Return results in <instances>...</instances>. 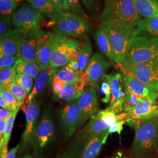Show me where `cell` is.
I'll return each instance as SVG.
<instances>
[{
	"label": "cell",
	"mask_w": 158,
	"mask_h": 158,
	"mask_svg": "<svg viewBox=\"0 0 158 158\" xmlns=\"http://www.w3.org/2000/svg\"><path fill=\"white\" fill-rule=\"evenodd\" d=\"M0 87H2L6 90L10 91L16 98L17 100L20 102H25L27 98L28 95H29L27 91L23 87L16 83L15 81H12L11 83L9 85Z\"/></svg>",
	"instance_id": "cell-32"
},
{
	"label": "cell",
	"mask_w": 158,
	"mask_h": 158,
	"mask_svg": "<svg viewBox=\"0 0 158 158\" xmlns=\"http://www.w3.org/2000/svg\"><path fill=\"white\" fill-rule=\"evenodd\" d=\"M121 72L134 77L153 90H158V59L129 65H119Z\"/></svg>",
	"instance_id": "cell-9"
},
{
	"label": "cell",
	"mask_w": 158,
	"mask_h": 158,
	"mask_svg": "<svg viewBox=\"0 0 158 158\" xmlns=\"http://www.w3.org/2000/svg\"><path fill=\"white\" fill-rule=\"evenodd\" d=\"M96 44L102 53L110 61H113V53L107 32L101 26L96 29L94 34Z\"/></svg>",
	"instance_id": "cell-27"
},
{
	"label": "cell",
	"mask_w": 158,
	"mask_h": 158,
	"mask_svg": "<svg viewBox=\"0 0 158 158\" xmlns=\"http://www.w3.org/2000/svg\"><path fill=\"white\" fill-rule=\"evenodd\" d=\"M92 52V45L90 40L87 36L84 38V40L82 43L81 48L80 52L79 58L77 59L80 65V72L81 73H83L85 72V69L91 59Z\"/></svg>",
	"instance_id": "cell-30"
},
{
	"label": "cell",
	"mask_w": 158,
	"mask_h": 158,
	"mask_svg": "<svg viewBox=\"0 0 158 158\" xmlns=\"http://www.w3.org/2000/svg\"><path fill=\"white\" fill-rule=\"evenodd\" d=\"M102 80V83L101 85V92L102 94L104 95V97L102 99V102L105 104H108L111 98V90L110 85L108 83L107 81H106L104 79Z\"/></svg>",
	"instance_id": "cell-41"
},
{
	"label": "cell",
	"mask_w": 158,
	"mask_h": 158,
	"mask_svg": "<svg viewBox=\"0 0 158 158\" xmlns=\"http://www.w3.org/2000/svg\"><path fill=\"white\" fill-rule=\"evenodd\" d=\"M100 1V0H82V2L85 9H87L93 17H95L99 10Z\"/></svg>",
	"instance_id": "cell-39"
},
{
	"label": "cell",
	"mask_w": 158,
	"mask_h": 158,
	"mask_svg": "<svg viewBox=\"0 0 158 158\" xmlns=\"http://www.w3.org/2000/svg\"><path fill=\"white\" fill-rule=\"evenodd\" d=\"M18 56H0V69L1 70L5 68H11L14 66L17 59Z\"/></svg>",
	"instance_id": "cell-42"
},
{
	"label": "cell",
	"mask_w": 158,
	"mask_h": 158,
	"mask_svg": "<svg viewBox=\"0 0 158 158\" xmlns=\"http://www.w3.org/2000/svg\"><path fill=\"white\" fill-rule=\"evenodd\" d=\"M156 152V154H155V155H156V158H158V148L157 149V150L156 151V152Z\"/></svg>",
	"instance_id": "cell-54"
},
{
	"label": "cell",
	"mask_w": 158,
	"mask_h": 158,
	"mask_svg": "<svg viewBox=\"0 0 158 158\" xmlns=\"http://www.w3.org/2000/svg\"><path fill=\"white\" fill-rule=\"evenodd\" d=\"M17 73L23 74L36 80L43 70L36 63L18 58L14 64Z\"/></svg>",
	"instance_id": "cell-26"
},
{
	"label": "cell",
	"mask_w": 158,
	"mask_h": 158,
	"mask_svg": "<svg viewBox=\"0 0 158 158\" xmlns=\"http://www.w3.org/2000/svg\"><path fill=\"white\" fill-rule=\"evenodd\" d=\"M98 20L102 25L111 23L135 28L141 19L134 0H104Z\"/></svg>",
	"instance_id": "cell-1"
},
{
	"label": "cell",
	"mask_w": 158,
	"mask_h": 158,
	"mask_svg": "<svg viewBox=\"0 0 158 158\" xmlns=\"http://www.w3.org/2000/svg\"><path fill=\"white\" fill-rule=\"evenodd\" d=\"M46 32V31L41 28L29 34L22 35L18 58L36 63L38 48Z\"/></svg>",
	"instance_id": "cell-15"
},
{
	"label": "cell",
	"mask_w": 158,
	"mask_h": 158,
	"mask_svg": "<svg viewBox=\"0 0 158 158\" xmlns=\"http://www.w3.org/2000/svg\"><path fill=\"white\" fill-rule=\"evenodd\" d=\"M77 101L67 102L59 111V128L64 140L69 139L77 129L79 110Z\"/></svg>",
	"instance_id": "cell-11"
},
{
	"label": "cell",
	"mask_w": 158,
	"mask_h": 158,
	"mask_svg": "<svg viewBox=\"0 0 158 158\" xmlns=\"http://www.w3.org/2000/svg\"><path fill=\"white\" fill-rule=\"evenodd\" d=\"M158 59V38L136 36L132 40L123 65L147 62Z\"/></svg>",
	"instance_id": "cell-6"
},
{
	"label": "cell",
	"mask_w": 158,
	"mask_h": 158,
	"mask_svg": "<svg viewBox=\"0 0 158 158\" xmlns=\"http://www.w3.org/2000/svg\"><path fill=\"white\" fill-rule=\"evenodd\" d=\"M56 34L46 31L39 45L36 54V63L43 70L49 69L53 45Z\"/></svg>",
	"instance_id": "cell-19"
},
{
	"label": "cell",
	"mask_w": 158,
	"mask_h": 158,
	"mask_svg": "<svg viewBox=\"0 0 158 158\" xmlns=\"http://www.w3.org/2000/svg\"><path fill=\"white\" fill-rule=\"evenodd\" d=\"M67 1L69 6L70 12L88 18V16L81 6L80 0H67Z\"/></svg>",
	"instance_id": "cell-37"
},
{
	"label": "cell",
	"mask_w": 158,
	"mask_h": 158,
	"mask_svg": "<svg viewBox=\"0 0 158 158\" xmlns=\"http://www.w3.org/2000/svg\"><path fill=\"white\" fill-rule=\"evenodd\" d=\"M21 106L22 105L19 106L15 111H14V112H12L10 117L7 119L6 131L3 137L1 139V141H0V151L2 150L5 147H8V144L10 141L11 135L12 131L13 129L15 119L16 118L17 113H18L19 108H21Z\"/></svg>",
	"instance_id": "cell-31"
},
{
	"label": "cell",
	"mask_w": 158,
	"mask_h": 158,
	"mask_svg": "<svg viewBox=\"0 0 158 158\" xmlns=\"http://www.w3.org/2000/svg\"><path fill=\"white\" fill-rule=\"evenodd\" d=\"M0 88V96H1L5 100L8 107V110L10 111L14 112L17 110L19 106L22 105L23 103L18 102L16 99V98L10 91L6 90V89H4L2 87Z\"/></svg>",
	"instance_id": "cell-33"
},
{
	"label": "cell",
	"mask_w": 158,
	"mask_h": 158,
	"mask_svg": "<svg viewBox=\"0 0 158 158\" xmlns=\"http://www.w3.org/2000/svg\"><path fill=\"white\" fill-rule=\"evenodd\" d=\"M136 36L158 38V17L141 19L135 29Z\"/></svg>",
	"instance_id": "cell-25"
},
{
	"label": "cell",
	"mask_w": 158,
	"mask_h": 158,
	"mask_svg": "<svg viewBox=\"0 0 158 158\" xmlns=\"http://www.w3.org/2000/svg\"><path fill=\"white\" fill-rule=\"evenodd\" d=\"M127 116L125 113L116 114L107 109L98 111L91 118L83 130L89 136L94 135L108 130V128L119 120L127 119Z\"/></svg>",
	"instance_id": "cell-12"
},
{
	"label": "cell",
	"mask_w": 158,
	"mask_h": 158,
	"mask_svg": "<svg viewBox=\"0 0 158 158\" xmlns=\"http://www.w3.org/2000/svg\"><path fill=\"white\" fill-rule=\"evenodd\" d=\"M79 110V120L77 129L88 119L98 112V97L94 89L89 87L85 89L77 101Z\"/></svg>",
	"instance_id": "cell-16"
},
{
	"label": "cell",
	"mask_w": 158,
	"mask_h": 158,
	"mask_svg": "<svg viewBox=\"0 0 158 158\" xmlns=\"http://www.w3.org/2000/svg\"><path fill=\"white\" fill-rule=\"evenodd\" d=\"M136 11L145 19L158 17V0H134Z\"/></svg>",
	"instance_id": "cell-23"
},
{
	"label": "cell",
	"mask_w": 158,
	"mask_h": 158,
	"mask_svg": "<svg viewBox=\"0 0 158 158\" xmlns=\"http://www.w3.org/2000/svg\"><path fill=\"white\" fill-rule=\"evenodd\" d=\"M135 135L130 149V156L155 152L158 148V118L138 125L134 128Z\"/></svg>",
	"instance_id": "cell-3"
},
{
	"label": "cell",
	"mask_w": 158,
	"mask_h": 158,
	"mask_svg": "<svg viewBox=\"0 0 158 158\" xmlns=\"http://www.w3.org/2000/svg\"><path fill=\"white\" fill-rule=\"evenodd\" d=\"M52 89H53V94H57L62 91L63 89L64 88V87L65 86L66 83L56 76H52Z\"/></svg>",
	"instance_id": "cell-43"
},
{
	"label": "cell",
	"mask_w": 158,
	"mask_h": 158,
	"mask_svg": "<svg viewBox=\"0 0 158 158\" xmlns=\"http://www.w3.org/2000/svg\"><path fill=\"white\" fill-rule=\"evenodd\" d=\"M127 114L126 124L134 128L138 125L158 118V104L157 101L143 99L133 107L124 108Z\"/></svg>",
	"instance_id": "cell-10"
},
{
	"label": "cell",
	"mask_w": 158,
	"mask_h": 158,
	"mask_svg": "<svg viewBox=\"0 0 158 158\" xmlns=\"http://www.w3.org/2000/svg\"><path fill=\"white\" fill-rule=\"evenodd\" d=\"M68 67L73 70L76 72H80V65L77 59H73L68 64Z\"/></svg>",
	"instance_id": "cell-46"
},
{
	"label": "cell",
	"mask_w": 158,
	"mask_h": 158,
	"mask_svg": "<svg viewBox=\"0 0 158 158\" xmlns=\"http://www.w3.org/2000/svg\"><path fill=\"white\" fill-rule=\"evenodd\" d=\"M121 73L123 76L125 91L145 100L157 101L158 95L156 91L134 77L122 72Z\"/></svg>",
	"instance_id": "cell-18"
},
{
	"label": "cell",
	"mask_w": 158,
	"mask_h": 158,
	"mask_svg": "<svg viewBox=\"0 0 158 158\" xmlns=\"http://www.w3.org/2000/svg\"><path fill=\"white\" fill-rule=\"evenodd\" d=\"M136 158H156V156L155 154H154L153 153H147V154L142 155Z\"/></svg>",
	"instance_id": "cell-50"
},
{
	"label": "cell",
	"mask_w": 158,
	"mask_h": 158,
	"mask_svg": "<svg viewBox=\"0 0 158 158\" xmlns=\"http://www.w3.org/2000/svg\"><path fill=\"white\" fill-rule=\"evenodd\" d=\"M15 1H16L17 2H21V1H23V0H14Z\"/></svg>",
	"instance_id": "cell-55"
},
{
	"label": "cell",
	"mask_w": 158,
	"mask_h": 158,
	"mask_svg": "<svg viewBox=\"0 0 158 158\" xmlns=\"http://www.w3.org/2000/svg\"><path fill=\"white\" fill-rule=\"evenodd\" d=\"M12 22L11 15H2L0 18V35L1 36L8 33L12 30Z\"/></svg>",
	"instance_id": "cell-38"
},
{
	"label": "cell",
	"mask_w": 158,
	"mask_h": 158,
	"mask_svg": "<svg viewBox=\"0 0 158 158\" xmlns=\"http://www.w3.org/2000/svg\"><path fill=\"white\" fill-rule=\"evenodd\" d=\"M7 119H0V139H1L6 131Z\"/></svg>",
	"instance_id": "cell-49"
},
{
	"label": "cell",
	"mask_w": 158,
	"mask_h": 158,
	"mask_svg": "<svg viewBox=\"0 0 158 158\" xmlns=\"http://www.w3.org/2000/svg\"><path fill=\"white\" fill-rule=\"evenodd\" d=\"M64 12H69V6L67 0H53Z\"/></svg>",
	"instance_id": "cell-45"
},
{
	"label": "cell",
	"mask_w": 158,
	"mask_h": 158,
	"mask_svg": "<svg viewBox=\"0 0 158 158\" xmlns=\"http://www.w3.org/2000/svg\"><path fill=\"white\" fill-rule=\"evenodd\" d=\"M83 73L76 72L68 66L62 68L50 70L51 77L56 76L63 81L66 84H74L81 79Z\"/></svg>",
	"instance_id": "cell-28"
},
{
	"label": "cell",
	"mask_w": 158,
	"mask_h": 158,
	"mask_svg": "<svg viewBox=\"0 0 158 158\" xmlns=\"http://www.w3.org/2000/svg\"><path fill=\"white\" fill-rule=\"evenodd\" d=\"M20 143H18L16 147H14V148L11 149L6 155L5 158H15V156L17 154V152L18 151L19 148H20Z\"/></svg>",
	"instance_id": "cell-47"
},
{
	"label": "cell",
	"mask_w": 158,
	"mask_h": 158,
	"mask_svg": "<svg viewBox=\"0 0 158 158\" xmlns=\"http://www.w3.org/2000/svg\"><path fill=\"white\" fill-rule=\"evenodd\" d=\"M35 158V156H33L31 155H26L23 156L22 158Z\"/></svg>",
	"instance_id": "cell-53"
},
{
	"label": "cell",
	"mask_w": 158,
	"mask_h": 158,
	"mask_svg": "<svg viewBox=\"0 0 158 158\" xmlns=\"http://www.w3.org/2000/svg\"><path fill=\"white\" fill-rule=\"evenodd\" d=\"M108 130L102 133L89 136L80 154L79 158H96L101 152L103 145L106 143Z\"/></svg>",
	"instance_id": "cell-21"
},
{
	"label": "cell",
	"mask_w": 158,
	"mask_h": 158,
	"mask_svg": "<svg viewBox=\"0 0 158 158\" xmlns=\"http://www.w3.org/2000/svg\"><path fill=\"white\" fill-rule=\"evenodd\" d=\"M19 6L14 0H0V12L2 15H12Z\"/></svg>",
	"instance_id": "cell-36"
},
{
	"label": "cell",
	"mask_w": 158,
	"mask_h": 158,
	"mask_svg": "<svg viewBox=\"0 0 158 158\" xmlns=\"http://www.w3.org/2000/svg\"><path fill=\"white\" fill-rule=\"evenodd\" d=\"M24 112L26 119L25 129L22 135L21 142V150L25 149L33 139L36 128L39 124V117L40 110V104L33 99L27 104H25Z\"/></svg>",
	"instance_id": "cell-13"
},
{
	"label": "cell",
	"mask_w": 158,
	"mask_h": 158,
	"mask_svg": "<svg viewBox=\"0 0 158 158\" xmlns=\"http://www.w3.org/2000/svg\"><path fill=\"white\" fill-rule=\"evenodd\" d=\"M107 32L113 53V62L118 66L124 62L132 40L136 36L135 28L106 23L102 25Z\"/></svg>",
	"instance_id": "cell-4"
},
{
	"label": "cell",
	"mask_w": 158,
	"mask_h": 158,
	"mask_svg": "<svg viewBox=\"0 0 158 158\" xmlns=\"http://www.w3.org/2000/svg\"><path fill=\"white\" fill-rule=\"evenodd\" d=\"M55 117L49 106L44 108L42 115L31 143L35 156H38L51 145L55 138Z\"/></svg>",
	"instance_id": "cell-7"
},
{
	"label": "cell",
	"mask_w": 158,
	"mask_h": 158,
	"mask_svg": "<svg viewBox=\"0 0 158 158\" xmlns=\"http://www.w3.org/2000/svg\"><path fill=\"white\" fill-rule=\"evenodd\" d=\"M157 95H158V91H157Z\"/></svg>",
	"instance_id": "cell-56"
},
{
	"label": "cell",
	"mask_w": 158,
	"mask_h": 158,
	"mask_svg": "<svg viewBox=\"0 0 158 158\" xmlns=\"http://www.w3.org/2000/svg\"><path fill=\"white\" fill-rule=\"evenodd\" d=\"M17 72L14 66L5 68L0 71V87H3L11 83L14 81Z\"/></svg>",
	"instance_id": "cell-34"
},
{
	"label": "cell",
	"mask_w": 158,
	"mask_h": 158,
	"mask_svg": "<svg viewBox=\"0 0 158 158\" xmlns=\"http://www.w3.org/2000/svg\"><path fill=\"white\" fill-rule=\"evenodd\" d=\"M82 43L76 38L56 35L53 42L49 70L62 68L78 59Z\"/></svg>",
	"instance_id": "cell-5"
},
{
	"label": "cell",
	"mask_w": 158,
	"mask_h": 158,
	"mask_svg": "<svg viewBox=\"0 0 158 158\" xmlns=\"http://www.w3.org/2000/svg\"><path fill=\"white\" fill-rule=\"evenodd\" d=\"M12 112L8 110L1 108L0 109V119H8Z\"/></svg>",
	"instance_id": "cell-48"
},
{
	"label": "cell",
	"mask_w": 158,
	"mask_h": 158,
	"mask_svg": "<svg viewBox=\"0 0 158 158\" xmlns=\"http://www.w3.org/2000/svg\"><path fill=\"white\" fill-rule=\"evenodd\" d=\"M102 79L107 81L111 90V98L107 110L116 114L122 113L124 111L125 93L123 90V80L121 73H113L105 74Z\"/></svg>",
	"instance_id": "cell-14"
},
{
	"label": "cell",
	"mask_w": 158,
	"mask_h": 158,
	"mask_svg": "<svg viewBox=\"0 0 158 158\" xmlns=\"http://www.w3.org/2000/svg\"><path fill=\"white\" fill-rule=\"evenodd\" d=\"M111 67V63L100 53L94 54L85 68V74L89 85L94 89L98 88L100 79L105 74L106 72Z\"/></svg>",
	"instance_id": "cell-17"
},
{
	"label": "cell",
	"mask_w": 158,
	"mask_h": 158,
	"mask_svg": "<svg viewBox=\"0 0 158 158\" xmlns=\"http://www.w3.org/2000/svg\"><path fill=\"white\" fill-rule=\"evenodd\" d=\"M43 15L30 4H25L12 15L14 29L21 35L29 34L41 29Z\"/></svg>",
	"instance_id": "cell-8"
},
{
	"label": "cell",
	"mask_w": 158,
	"mask_h": 158,
	"mask_svg": "<svg viewBox=\"0 0 158 158\" xmlns=\"http://www.w3.org/2000/svg\"><path fill=\"white\" fill-rule=\"evenodd\" d=\"M0 106H1V108H4L6 110H8V107H7V106H6V104L5 100L1 96H0Z\"/></svg>",
	"instance_id": "cell-52"
},
{
	"label": "cell",
	"mask_w": 158,
	"mask_h": 158,
	"mask_svg": "<svg viewBox=\"0 0 158 158\" xmlns=\"http://www.w3.org/2000/svg\"><path fill=\"white\" fill-rule=\"evenodd\" d=\"M34 8L43 15L55 19L61 16L65 12L57 5L53 0H27Z\"/></svg>",
	"instance_id": "cell-22"
},
{
	"label": "cell",
	"mask_w": 158,
	"mask_h": 158,
	"mask_svg": "<svg viewBox=\"0 0 158 158\" xmlns=\"http://www.w3.org/2000/svg\"><path fill=\"white\" fill-rule=\"evenodd\" d=\"M111 158H127L123 154V153L121 151H118L117 152L115 153L113 157Z\"/></svg>",
	"instance_id": "cell-51"
},
{
	"label": "cell",
	"mask_w": 158,
	"mask_h": 158,
	"mask_svg": "<svg viewBox=\"0 0 158 158\" xmlns=\"http://www.w3.org/2000/svg\"><path fill=\"white\" fill-rule=\"evenodd\" d=\"M89 137L84 131H82L73 143L64 149L58 158H80L83 148Z\"/></svg>",
	"instance_id": "cell-24"
},
{
	"label": "cell",
	"mask_w": 158,
	"mask_h": 158,
	"mask_svg": "<svg viewBox=\"0 0 158 158\" xmlns=\"http://www.w3.org/2000/svg\"><path fill=\"white\" fill-rule=\"evenodd\" d=\"M14 81L18 85L23 87L28 94L31 93L34 86V79L31 77L23 74L17 73L15 76Z\"/></svg>",
	"instance_id": "cell-35"
},
{
	"label": "cell",
	"mask_w": 158,
	"mask_h": 158,
	"mask_svg": "<svg viewBox=\"0 0 158 158\" xmlns=\"http://www.w3.org/2000/svg\"><path fill=\"white\" fill-rule=\"evenodd\" d=\"M22 35L15 29L1 36L0 56H18Z\"/></svg>",
	"instance_id": "cell-20"
},
{
	"label": "cell",
	"mask_w": 158,
	"mask_h": 158,
	"mask_svg": "<svg viewBox=\"0 0 158 158\" xmlns=\"http://www.w3.org/2000/svg\"><path fill=\"white\" fill-rule=\"evenodd\" d=\"M125 102L124 105V108L133 107L137 105L139 102L143 100L138 96H135L130 93L126 91H125Z\"/></svg>",
	"instance_id": "cell-40"
},
{
	"label": "cell",
	"mask_w": 158,
	"mask_h": 158,
	"mask_svg": "<svg viewBox=\"0 0 158 158\" xmlns=\"http://www.w3.org/2000/svg\"><path fill=\"white\" fill-rule=\"evenodd\" d=\"M46 27L56 35L70 38H85L92 30V24L88 18L64 12L61 16L48 21Z\"/></svg>",
	"instance_id": "cell-2"
},
{
	"label": "cell",
	"mask_w": 158,
	"mask_h": 158,
	"mask_svg": "<svg viewBox=\"0 0 158 158\" xmlns=\"http://www.w3.org/2000/svg\"><path fill=\"white\" fill-rule=\"evenodd\" d=\"M127 119H123V120H119L116 123H115L114 124L112 125L109 128H108V132L110 134L113 133H118L119 135H121V132L123 130V125L126 123Z\"/></svg>",
	"instance_id": "cell-44"
},
{
	"label": "cell",
	"mask_w": 158,
	"mask_h": 158,
	"mask_svg": "<svg viewBox=\"0 0 158 158\" xmlns=\"http://www.w3.org/2000/svg\"><path fill=\"white\" fill-rule=\"evenodd\" d=\"M51 77L50 75V70H42L40 73L38 78L36 79L35 83L34 85L33 89L31 93L29 94L28 97L23 102V104H27L31 100L34 99V98L37 96L38 94L40 93L42 91L45 89V88L48 84L49 79Z\"/></svg>",
	"instance_id": "cell-29"
}]
</instances>
